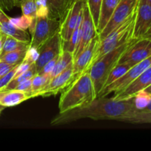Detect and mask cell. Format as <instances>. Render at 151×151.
I'll return each instance as SVG.
<instances>
[{
    "label": "cell",
    "mask_w": 151,
    "mask_h": 151,
    "mask_svg": "<svg viewBox=\"0 0 151 151\" xmlns=\"http://www.w3.org/2000/svg\"><path fill=\"white\" fill-rule=\"evenodd\" d=\"M73 80V66L69 65L64 71L52 78L46 86L36 94V97H50L63 91Z\"/></svg>",
    "instance_id": "cell-13"
},
{
    "label": "cell",
    "mask_w": 151,
    "mask_h": 151,
    "mask_svg": "<svg viewBox=\"0 0 151 151\" xmlns=\"http://www.w3.org/2000/svg\"><path fill=\"white\" fill-rule=\"evenodd\" d=\"M151 38V4L139 1L135 12L132 38Z\"/></svg>",
    "instance_id": "cell-9"
},
{
    "label": "cell",
    "mask_w": 151,
    "mask_h": 151,
    "mask_svg": "<svg viewBox=\"0 0 151 151\" xmlns=\"http://www.w3.org/2000/svg\"><path fill=\"white\" fill-rule=\"evenodd\" d=\"M0 31L6 35H9L20 41L30 42V37L27 30H22L14 26L1 7H0Z\"/></svg>",
    "instance_id": "cell-16"
},
{
    "label": "cell",
    "mask_w": 151,
    "mask_h": 151,
    "mask_svg": "<svg viewBox=\"0 0 151 151\" xmlns=\"http://www.w3.org/2000/svg\"><path fill=\"white\" fill-rule=\"evenodd\" d=\"M18 65L14 66L11 70L9 71L7 74H5L4 76H2L0 78V91L4 89L6 87V86H7V84L10 82V81L14 78L15 75H16V70H17Z\"/></svg>",
    "instance_id": "cell-34"
},
{
    "label": "cell",
    "mask_w": 151,
    "mask_h": 151,
    "mask_svg": "<svg viewBox=\"0 0 151 151\" xmlns=\"http://www.w3.org/2000/svg\"><path fill=\"white\" fill-rule=\"evenodd\" d=\"M19 6L21 7L23 15L32 18L36 17V0H21Z\"/></svg>",
    "instance_id": "cell-29"
},
{
    "label": "cell",
    "mask_w": 151,
    "mask_h": 151,
    "mask_svg": "<svg viewBox=\"0 0 151 151\" xmlns=\"http://www.w3.org/2000/svg\"><path fill=\"white\" fill-rule=\"evenodd\" d=\"M83 20V10L81 13L80 14L79 18L77 22L76 26H75V29H74L73 32H72V35H71L70 38L69 40L65 41H62V50L64 51L69 52L72 53L73 55L74 52H75V48L77 47L78 41H79V35H80V29H81V23H82Z\"/></svg>",
    "instance_id": "cell-21"
},
{
    "label": "cell",
    "mask_w": 151,
    "mask_h": 151,
    "mask_svg": "<svg viewBox=\"0 0 151 151\" xmlns=\"http://www.w3.org/2000/svg\"><path fill=\"white\" fill-rule=\"evenodd\" d=\"M118 2L119 0H103L100 7L98 24L97 27V34H100L106 27L108 22L113 15Z\"/></svg>",
    "instance_id": "cell-18"
},
{
    "label": "cell",
    "mask_w": 151,
    "mask_h": 151,
    "mask_svg": "<svg viewBox=\"0 0 151 151\" xmlns=\"http://www.w3.org/2000/svg\"><path fill=\"white\" fill-rule=\"evenodd\" d=\"M131 68V66L128 64L116 65V66L112 69L111 72L109 73V76H108L107 79H106V83H105V85L104 86H103V88L108 86L110 85L111 83H112L114 82L115 81H116V80L119 79V78H121V77L123 75H125Z\"/></svg>",
    "instance_id": "cell-27"
},
{
    "label": "cell",
    "mask_w": 151,
    "mask_h": 151,
    "mask_svg": "<svg viewBox=\"0 0 151 151\" xmlns=\"http://www.w3.org/2000/svg\"><path fill=\"white\" fill-rule=\"evenodd\" d=\"M151 84V66L147 68L137 79L122 91L115 93L112 98L116 100H126L134 97L137 92L144 90Z\"/></svg>",
    "instance_id": "cell-15"
},
{
    "label": "cell",
    "mask_w": 151,
    "mask_h": 151,
    "mask_svg": "<svg viewBox=\"0 0 151 151\" xmlns=\"http://www.w3.org/2000/svg\"><path fill=\"white\" fill-rule=\"evenodd\" d=\"M72 0H47L49 7V16L61 22L63 16Z\"/></svg>",
    "instance_id": "cell-19"
},
{
    "label": "cell",
    "mask_w": 151,
    "mask_h": 151,
    "mask_svg": "<svg viewBox=\"0 0 151 151\" xmlns=\"http://www.w3.org/2000/svg\"><path fill=\"white\" fill-rule=\"evenodd\" d=\"M38 57L35 65L37 72H39L43 66L58 55L62 51V39L59 32L49 38L38 49Z\"/></svg>",
    "instance_id": "cell-12"
},
{
    "label": "cell",
    "mask_w": 151,
    "mask_h": 151,
    "mask_svg": "<svg viewBox=\"0 0 151 151\" xmlns=\"http://www.w3.org/2000/svg\"><path fill=\"white\" fill-rule=\"evenodd\" d=\"M60 27V22L55 18L50 16L34 18L28 29L31 34L29 47L38 49L41 44L59 32Z\"/></svg>",
    "instance_id": "cell-5"
},
{
    "label": "cell",
    "mask_w": 151,
    "mask_h": 151,
    "mask_svg": "<svg viewBox=\"0 0 151 151\" xmlns=\"http://www.w3.org/2000/svg\"><path fill=\"white\" fill-rule=\"evenodd\" d=\"M72 63H73V55H72V53L62 50L61 52L59 55L58 59L52 71L50 73V80L54 77L57 76L60 73H61Z\"/></svg>",
    "instance_id": "cell-20"
},
{
    "label": "cell",
    "mask_w": 151,
    "mask_h": 151,
    "mask_svg": "<svg viewBox=\"0 0 151 151\" xmlns=\"http://www.w3.org/2000/svg\"><path fill=\"white\" fill-rule=\"evenodd\" d=\"M29 46V42H25V41H20L11 36H9V35H6L0 56L13 50H19V49H27Z\"/></svg>",
    "instance_id": "cell-23"
},
{
    "label": "cell",
    "mask_w": 151,
    "mask_h": 151,
    "mask_svg": "<svg viewBox=\"0 0 151 151\" xmlns=\"http://www.w3.org/2000/svg\"><path fill=\"white\" fill-rule=\"evenodd\" d=\"M59 55L58 56H56V57H55L53 59H52L51 60H50L49 62H47V63H46L44 66H43L42 69H41V70L38 72V74H39V75H41L50 76V73H51L52 71L53 68H54L56 62H57L58 59Z\"/></svg>",
    "instance_id": "cell-35"
},
{
    "label": "cell",
    "mask_w": 151,
    "mask_h": 151,
    "mask_svg": "<svg viewBox=\"0 0 151 151\" xmlns=\"http://www.w3.org/2000/svg\"><path fill=\"white\" fill-rule=\"evenodd\" d=\"M134 105L137 110H143L147 106L151 101V94L141 90L134 96Z\"/></svg>",
    "instance_id": "cell-28"
},
{
    "label": "cell",
    "mask_w": 151,
    "mask_h": 151,
    "mask_svg": "<svg viewBox=\"0 0 151 151\" xmlns=\"http://www.w3.org/2000/svg\"><path fill=\"white\" fill-rule=\"evenodd\" d=\"M151 55V38L135 40L121 55L117 64H128L132 67Z\"/></svg>",
    "instance_id": "cell-8"
},
{
    "label": "cell",
    "mask_w": 151,
    "mask_h": 151,
    "mask_svg": "<svg viewBox=\"0 0 151 151\" xmlns=\"http://www.w3.org/2000/svg\"><path fill=\"white\" fill-rule=\"evenodd\" d=\"M27 49H19L5 53L3 55L0 56V60L11 65L19 64L23 60Z\"/></svg>",
    "instance_id": "cell-26"
},
{
    "label": "cell",
    "mask_w": 151,
    "mask_h": 151,
    "mask_svg": "<svg viewBox=\"0 0 151 151\" xmlns=\"http://www.w3.org/2000/svg\"><path fill=\"white\" fill-rule=\"evenodd\" d=\"M139 1H145V2H147V3H149V4H151V0H139Z\"/></svg>",
    "instance_id": "cell-42"
},
{
    "label": "cell",
    "mask_w": 151,
    "mask_h": 151,
    "mask_svg": "<svg viewBox=\"0 0 151 151\" xmlns=\"http://www.w3.org/2000/svg\"><path fill=\"white\" fill-rule=\"evenodd\" d=\"M33 19L34 18L23 15L19 18H10V20L11 23L17 28L22 30H27L30 27Z\"/></svg>",
    "instance_id": "cell-31"
},
{
    "label": "cell",
    "mask_w": 151,
    "mask_h": 151,
    "mask_svg": "<svg viewBox=\"0 0 151 151\" xmlns=\"http://www.w3.org/2000/svg\"><path fill=\"white\" fill-rule=\"evenodd\" d=\"M38 57V49L35 48V47H28L27 50L26 52L24 58L22 61L27 62V63H29V64H34L36 62L37 59Z\"/></svg>",
    "instance_id": "cell-32"
},
{
    "label": "cell",
    "mask_w": 151,
    "mask_h": 151,
    "mask_svg": "<svg viewBox=\"0 0 151 151\" xmlns=\"http://www.w3.org/2000/svg\"><path fill=\"white\" fill-rule=\"evenodd\" d=\"M97 35L96 27L93 22L86 1L83 8V20L80 29L79 41L73 53V60L83 50L90 41Z\"/></svg>",
    "instance_id": "cell-11"
},
{
    "label": "cell",
    "mask_w": 151,
    "mask_h": 151,
    "mask_svg": "<svg viewBox=\"0 0 151 151\" xmlns=\"http://www.w3.org/2000/svg\"><path fill=\"white\" fill-rule=\"evenodd\" d=\"M30 99L28 93L18 89L0 91V105L3 107H13Z\"/></svg>",
    "instance_id": "cell-17"
},
{
    "label": "cell",
    "mask_w": 151,
    "mask_h": 151,
    "mask_svg": "<svg viewBox=\"0 0 151 151\" xmlns=\"http://www.w3.org/2000/svg\"><path fill=\"white\" fill-rule=\"evenodd\" d=\"M145 91H146V92H147V93H149V94H151V84L150 86H147V88H145Z\"/></svg>",
    "instance_id": "cell-41"
},
{
    "label": "cell",
    "mask_w": 151,
    "mask_h": 151,
    "mask_svg": "<svg viewBox=\"0 0 151 151\" xmlns=\"http://www.w3.org/2000/svg\"><path fill=\"white\" fill-rule=\"evenodd\" d=\"M5 37H6L5 34H4L3 32H1V31H0V53H1V49H2V46H3V44H4Z\"/></svg>",
    "instance_id": "cell-39"
},
{
    "label": "cell",
    "mask_w": 151,
    "mask_h": 151,
    "mask_svg": "<svg viewBox=\"0 0 151 151\" xmlns=\"http://www.w3.org/2000/svg\"><path fill=\"white\" fill-rule=\"evenodd\" d=\"M139 0H119L113 15L103 30L98 34L100 41L104 39L115 28L134 14Z\"/></svg>",
    "instance_id": "cell-7"
},
{
    "label": "cell",
    "mask_w": 151,
    "mask_h": 151,
    "mask_svg": "<svg viewBox=\"0 0 151 151\" xmlns=\"http://www.w3.org/2000/svg\"><path fill=\"white\" fill-rule=\"evenodd\" d=\"M31 83H32V79L27 80V81L19 83V85L14 88V89H18V90H21V91H25V92L28 93L29 95V92H30V89H31Z\"/></svg>",
    "instance_id": "cell-37"
},
{
    "label": "cell",
    "mask_w": 151,
    "mask_h": 151,
    "mask_svg": "<svg viewBox=\"0 0 151 151\" xmlns=\"http://www.w3.org/2000/svg\"><path fill=\"white\" fill-rule=\"evenodd\" d=\"M142 111H150L151 112V101H150V103L147 105V107H146L145 109H143Z\"/></svg>",
    "instance_id": "cell-40"
},
{
    "label": "cell",
    "mask_w": 151,
    "mask_h": 151,
    "mask_svg": "<svg viewBox=\"0 0 151 151\" xmlns=\"http://www.w3.org/2000/svg\"><path fill=\"white\" fill-rule=\"evenodd\" d=\"M86 0H72L63 16L59 33L62 41L69 40L76 26L77 22L83 7Z\"/></svg>",
    "instance_id": "cell-10"
},
{
    "label": "cell",
    "mask_w": 151,
    "mask_h": 151,
    "mask_svg": "<svg viewBox=\"0 0 151 151\" xmlns=\"http://www.w3.org/2000/svg\"><path fill=\"white\" fill-rule=\"evenodd\" d=\"M134 18H135V13L122 24L115 28L104 39L99 41L89 67L102 56L122 44H125L132 38V29Z\"/></svg>",
    "instance_id": "cell-4"
},
{
    "label": "cell",
    "mask_w": 151,
    "mask_h": 151,
    "mask_svg": "<svg viewBox=\"0 0 151 151\" xmlns=\"http://www.w3.org/2000/svg\"><path fill=\"white\" fill-rule=\"evenodd\" d=\"M96 98L88 70L83 72L62 92L58 104L59 113L82 107Z\"/></svg>",
    "instance_id": "cell-2"
},
{
    "label": "cell",
    "mask_w": 151,
    "mask_h": 151,
    "mask_svg": "<svg viewBox=\"0 0 151 151\" xmlns=\"http://www.w3.org/2000/svg\"><path fill=\"white\" fill-rule=\"evenodd\" d=\"M37 12L36 17H46L49 16V7L47 0H36Z\"/></svg>",
    "instance_id": "cell-33"
},
{
    "label": "cell",
    "mask_w": 151,
    "mask_h": 151,
    "mask_svg": "<svg viewBox=\"0 0 151 151\" xmlns=\"http://www.w3.org/2000/svg\"><path fill=\"white\" fill-rule=\"evenodd\" d=\"M50 81V76L41 75L37 73L32 78L31 89L30 92H29V97H30V98L36 97V94L46 86V85Z\"/></svg>",
    "instance_id": "cell-25"
},
{
    "label": "cell",
    "mask_w": 151,
    "mask_h": 151,
    "mask_svg": "<svg viewBox=\"0 0 151 151\" xmlns=\"http://www.w3.org/2000/svg\"><path fill=\"white\" fill-rule=\"evenodd\" d=\"M100 41L99 35L97 34L94 36L82 52L73 60V80L75 81L80 75L86 71L89 67L92 60L94 52Z\"/></svg>",
    "instance_id": "cell-14"
},
{
    "label": "cell",
    "mask_w": 151,
    "mask_h": 151,
    "mask_svg": "<svg viewBox=\"0 0 151 151\" xmlns=\"http://www.w3.org/2000/svg\"><path fill=\"white\" fill-rule=\"evenodd\" d=\"M86 1L87 6L88 7L93 22H94V25L96 27V29H97L99 16H100V7H101L103 0H86Z\"/></svg>",
    "instance_id": "cell-30"
},
{
    "label": "cell",
    "mask_w": 151,
    "mask_h": 151,
    "mask_svg": "<svg viewBox=\"0 0 151 151\" xmlns=\"http://www.w3.org/2000/svg\"><path fill=\"white\" fill-rule=\"evenodd\" d=\"M119 121L133 124H151V112L137 110L130 116L122 118Z\"/></svg>",
    "instance_id": "cell-22"
},
{
    "label": "cell",
    "mask_w": 151,
    "mask_h": 151,
    "mask_svg": "<svg viewBox=\"0 0 151 151\" xmlns=\"http://www.w3.org/2000/svg\"><path fill=\"white\" fill-rule=\"evenodd\" d=\"M137 109L134 105V97L126 100H116L113 98L100 97L82 107L59 113L51 121L52 125H61L81 119L94 120L109 119L117 120L132 114Z\"/></svg>",
    "instance_id": "cell-1"
},
{
    "label": "cell",
    "mask_w": 151,
    "mask_h": 151,
    "mask_svg": "<svg viewBox=\"0 0 151 151\" xmlns=\"http://www.w3.org/2000/svg\"><path fill=\"white\" fill-rule=\"evenodd\" d=\"M21 0H0V7L5 10H10L15 6H19Z\"/></svg>",
    "instance_id": "cell-36"
},
{
    "label": "cell",
    "mask_w": 151,
    "mask_h": 151,
    "mask_svg": "<svg viewBox=\"0 0 151 151\" xmlns=\"http://www.w3.org/2000/svg\"><path fill=\"white\" fill-rule=\"evenodd\" d=\"M37 72L36 67H35V63L32 64L30 67L29 68V69L24 72V73H22V75H18V76L14 77L13 79L10 81V82L6 86L5 88L3 90H10V89H14L19 83L24 82V81H27V80L32 79L34 76H35ZM2 91V90H1Z\"/></svg>",
    "instance_id": "cell-24"
},
{
    "label": "cell",
    "mask_w": 151,
    "mask_h": 151,
    "mask_svg": "<svg viewBox=\"0 0 151 151\" xmlns=\"http://www.w3.org/2000/svg\"><path fill=\"white\" fill-rule=\"evenodd\" d=\"M16 66V65L9 64V63L0 60V78L4 76L5 74H7L9 71L11 70Z\"/></svg>",
    "instance_id": "cell-38"
},
{
    "label": "cell",
    "mask_w": 151,
    "mask_h": 151,
    "mask_svg": "<svg viewBox=\"0 0 151 151\" xmlns=\"http://www.w3.org/2000/svg\"><path fill=\"white\" fill-rule=\"evenodd\" d=\"M151 66V55L147 58L142 60L139 63H137L133 66L125 75H122L121 78L115 81L114 82L111 83L108 86L105 87L102 89L99 94L98 97H106L111 93H117L122 91V89L128 86L135 79H137L140 75L143 73L147 68Z\"/></svg>",
    "instance_id": "cell-6"
},
{
    "label": "cell",
    "mask_w": 151,
    "mask_h": 151,
    "mask_svg": "<svg viewBox=\"0 0 151 151\" xmlns=\"http://www.w3.org/2000/svg\"><path fill=\"white\" fill-rule=\"evenodd\" d=\"M134 41L135 39L131 38L130 41L106 53L88 68V71L92 81L96 98L98 97L103 89L109 73L117 65L118 60L124 52Z\"/></svg>",
    "instance_id": "cell-3"
}]
</instances>
